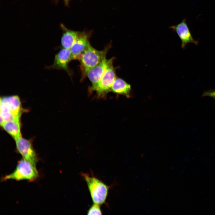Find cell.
I'll use <instances>...</instances> for the list:
<instances>
[{"mask_svg":"<svg viewBox=\"0 0 215 215\" xmlns=\"http://www.w3.org/2000/svg\"><path fill=\"white\" fill-rule=\"evenodd\" d=\"M110 46V44L108 45L103 50H99L89 43L79 60L82 73L81 81L86 77L87 73L89 70L95 67L106 59L107 54Z\"/></svg>","mask_w":215,"mask_h":215,"instance_id":"obj_1","label":"cell"},{"mask_svg":"<svg viewBox=\"0 0 215 215\" xmlns=\"http://www.w3.org/2000/svg\"><path fill=\"white\" fill-rule=\"evenodd\" d=\"M81 174L86 182L93 203L100 205L105 203L109 187L93 175L84 173Z\"/></svg>","mask_w":215,"mask_h":215,"instance_id":"obj_2","label":"cell"},{"mask_svg":"<svg viewBox=\"0 0 215 215\" xmlns=\"http://www.w3.org/2000/svg\"><path fill=\"white\" fill-rule=\"evenodd\" d=\"M39 176V172L36 166L23 158L18 161L14 171L3 177L1 181H6L8 179L16 181L25 180L32 182L35 180Z\"/></svg>","mask_w":215,"mask_h":215,"instance_id":"obj_3","label":"cell"},{"mask_svg":"<svg viewBox=\"0 0 215 215\" xmlns=\"http://www.w3.org/2000/svg\"><path fill=\"white\" fill-rule=\"evenodd\" d=\"M114 60V57L109 59L105 72L95 90L99 98H105L107 94L111 91L112 86L116 78L115 69L113 65Z\"/></svg>","mask_w":215,"mask_h":215,"instance_id":"obj_4","label":"cell"},{"mask_svg":"<svg viewBox=\"0 0 215 215\" xmlns=\"http://www.w3.org/2000/svg\"><path fill=\"white\" fill-rule=\"evenodd\" d=\"M15 141L17 150L23 158L36 166L39 159L31 141L22 137Z\"/></svg>","mask_w":215,"mask_h":215,"instance_id":"obj_5","label":"cell"},{"mask_svg":"<svg viewBox=\"0 0 215 215\" xmlns=\"http://www.w3.org/2000/svg\"><path fill=\"white\" fill-rule=\"evenodd\" d=\"M72 60L70 49L62 48L55 55L53 64L46 67L48 69L64 70L71 77L72 74L68 64Z\"/></svg>","mask_w":215,"mask_h":215,"instance_id":"obj_6","label":"cell"},{"mask_svg":"<svg viewBox=\"0 0 215 215\" xmlns=\"http://www.w3.org/2000/svg\"><path fill=\"white\" fill-rule=\"evenodd\" d=\"M170 28L176 32L179 36L181 41L182 47L183 49L188 43H192L196 45L198 44L199 42L193 38L185 19H183L177 24L171 26Z\"/></svg>","mask_w":215,"mask_h":215,"instance_id":"obj_7","label":"cell"},{"mask_svg":"<svg viewBox=\"0 0 215 215\" xmlns=\"http://www.w3.org/2000/svg\"><path fill=\"white\" fill-rule=\"evenodd\" d=\"M109 60V59H105L87 73L86 77L88 78L91 83L89 88L90 92L95 91L98 86L108 64Z\"/></svg>","mask_w":215,"mask_h":215,"instance_id":"obj_8","label":"cell"},{"mask_svg":"<svg viewBox=\"0 0 215 215\" xmlns=\"http://www.w3.org/2000/svg\"><path fill=\"white\" fill-rule=\"evenodd\" d=\"M91 33L83 31L70 49L72 60H79L89 44V39Z\"/></svg>","mask_w":215,"mask_h":215,"instance_id":"obj_9","label":"cell"},{"mask_svg":"<svg viewBox=\"0 0 215 215\" xmlns=\"http://www.w3.org/2000/svg\"><path fill=\"white\" fill-rule=\"evenodd\" d=\"M0 102L5 104L9 108L12 115L16 119H20L23 112L21 102L17 95L2 97Z\"/></svg>","mask_w":215,"mask_h":215,"instance_id":"obj_10","label":"cell"},{"mask_svg":"<svg viewBox=\"0 0 215 215\" xmlns=\"http://www.w3.org/2000/svg\"><path fill=\"white\" fill-rule=\"evenodd\" d=\"M63 31L61 39L62 48L70 49L72 46L82 33V32L73 30L67 28L63 24H61Z\"/></svg>","mask_w":215,"mask_h":215,"instance_id":"obj_11","label":"cell"},{"mask_svg":"<svg viewBox=\"0 0 215 215\" xmlns=\"http://www.w3.org/2000/svg\"><path fill=\"white\" fill-rule=\"evenodd\" d=\"M111 91L117 95L125 96L127 98L131 97L130 85L120 78H116L112 86Z\"/></svg>","mask_w":215,"mask_h":215,"instance_id":"obj_12","label":"cell"},{"mask_svg":"<svg viewBox=\"0 0 215 215\" xmlns=\"http://www.w3.org/2000/svg\"><path fill=\"white\" fill-rule=\"evenodd\" d=\"M1 125L15 141L22 137L20 119L9 121L4 123Z\"/></svg>","mask_w":215,"mask_h":215,"instance_id":"obj_13","label":"cell"},{"mask_svg":"<svg viewBox=\"0 0 215 215\" xmlns=\"http://www.w3.org/2000/svg\"><path fill=\"white\" fill-rule=\"evenodd\" d=\"M87 215H102L100 205L93 203L88 209Z\"/></svg>","mask_w":215,"mask_h":215,"instance_id":"obj_14","label":"cell"},{"mask_svg":"<svg viewBox=\"0 0 215 215\" xmlns=\"http://www.w3.org/2000/svg\"><path fill=\"white\" fill-rule=\"evenodd\" d=\"M202 96H209L215 99V89L205 91L202 94Z\"/></svg>","mask_w":215,"mask_h":215,"instance_id":"obj_15","label":"cell"},{"mask_svg":"<svg viewBox=\"0 0 215 215\" xmlns=\"http://www.w3.org/2000/svg\"><path fill=\"white\" fill-rule=\"evenodd\" d=\"M56 2H57L59 0H55ZM64 4L67 6H68L69 4V2L70 0H63Z\"/></svg>","mask_w":215,"mask_h":215,"instance_id":"obj_16","label":"cell"}]
</instances>
